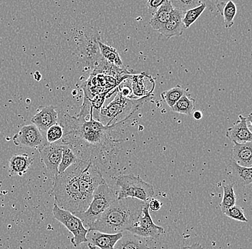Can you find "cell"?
<instances>
[{"instance_id": "obj_1", "label": "cell", "mask_w": 252, "mask_h": 249, "mask_svg": "<svg viewBox=\"0 0 252 249\" xmlns=\"http://www.w3.org/2000/svg\"><path fill=\"white\" fill-rule=\"evenodd\" d=\"M93 111L91 102L85 98L78 116L63 111L58 113V120L64 132L61 142L68 145L79 160L92 162L94 154L100 156L110 152L114 144L121 142L113 137V132L121 128L135 113L134 111L123 120L108 126L94 120Z\"/></svg>"}, {"instance_id": "obj_2", "label": "cell", "mask_w": 252, "mask_h": 249, "mask_svg": "<svg viewBox=\"0 0 252 249\" xmlns=\"http://www.w3.org/2000/svg\"><path fill=\"white\" fill-rule=\"evenodd\" d=\"M144 202L135 198L117 200L88 228L108 234L127 231L141 215Z\"/></svg>"}, {"instance_id": "obj_3", "label": "cell", "mask_w": 252, "mask_h": 249, "mask_svg": "<svg viewBox=\"0 0 252 249\" xmlns=\"http://www.w3.org/2000/svg\"><path fill=\"white\" fill-rule=\"evenodd\" d=\"M85 162L79 160L64 173L58 175L53 180L51 190L55 204L75 215L86 211L80 188V176Z\"/></svg>"}, {"instance_id": "obj_4", "label": "cell", "mask_w": 252, "mask_h": 249, "mask_svg": "<svg viewBox=\"0 0 252 249\" xmlns=\"http://www.w3.org/2000/svg\"><path fill=\"white\" fill-rule=\"evenodd\" d=\"M117 200L118 196L105 180L94 192V198L88 209L76 216L88 229Z\"/></svg>"}, {"instance_id": "obj_5", "label": "cell", "mask_w": 252, "mask_h": 249, "mask_svg": "<svg viewBox=\"0 0 252 249\" xmlns=\"http://www.w3.org/2000/svg\"><path fill=\"white\" fill-rule=\"evenodd\" d=\"M116 183L120 188L118 200L130 198L146 203L155 193L152 185L133 175L119 176Z\"/></svg>"}, {"instance_id": "obj_6", "label": "cell", "mask_w": 252, "mask_h": 249, "mask_svg": "<svg viewBox=\"0 0 252 249\" xmlns=\"http://www.w3.org/2000/svg\"><path fill=\"white\" fill-rule=\"evenodd\" d=\"M105 181L98 167L92 161H86L80 176V188L82 199L86 209L91 204L94 193Z\"/></svg>"}, {"instance_id": "obj_7", "label": "cell", "mask_w": 252, "mask_h": 249, "mask_svg": "<svg viewBox=\"0 0 252 249\" xmlns=\"http://www.w3.org/2000/svg\"><path fill=\"white\" fill-rule=\"evenodd\" d=\"M53 213L55 218L72 233L73 237L71 239V243L74 247H78L82 244L88 242L87 235L89 231L78 217L69 211L61 209L55 203Z\"/></svg>"}, {"instance_id": "obj_8", "label": "cell", "mask_w": 252, "mask_h": 249, "mask_svg": "<svg viewBox=\"0 0 252 249\" xmlns=\"http://www.w3.org/2000/svg\"><path fill=\"white\" fill-rule=\"evenodd\" d=\"M127 231L144 239H158L165 233L164 228L155 224L153 221L149 213V201L145 203L138 220Z\"/></svg>"}, {"instance_id": "obj_9", "label": "cell", "mask_w": 252, "mask_h": 249, "mask_svg": "<svg viewBox=\"0 0 252 249\" xmlns=\"http://www.w3.org/2000/svg\"><path fill=\"white\" fill-rule=\"evenodd\" d=\"M63 144L61 141L54 144H44L38 148L41 160L53 178L58 176V168L62 160Z\"/></svg>"}, {"instance_id": "obj_10", "label": "cell", "mask_w": 252, "mask_h": 249, "mask_svg": "<svg viewBox=\"0 0 252 249\" xmlns=\"http://www.w3.org/2000/svg\"><path fill=\"white\" fill-rule=\"evenodd\" d=\"M14 143L17 146L30 148H39L45 144L43 136L40 130L34 124H29L22 127L18 133L13 137Z\"/></svg>"}, {"instance_id": "obj_11", "label": "cell", "mask_w": 252, "mask_h": 249, "mask_svg": "<svg viewBox=\"0 0 252 249\" xmlns=\"http://www.w3.org/2000/svg\"><path fill=\"white\" fill-rule=\"evenodd\" d=\"M123 237V233L108 234L97 231H89L87 238L91 249H115L118 241Z\"/></svg>"}, {"instance_id": "obj_12", "label": "cell", "mask_w": 252, "mask_h": 249, "mask_svg": "<svg viewBox=\"0 0 252 249\" xmlns=\"http://www.w3.org/2000/svg\"><path fill=\"white\" fill-rule=\"evenodd\" d=\"M226 137L233 143L252 142V134L247 126V117L239 115L236 122L226 130Z\"/></svg>"}, {"instance_id": "obj_13", "label": "cell", "mask_w": 252, "mask_h": 249, "mask_svg": "<svg viewBox=\"0 0 252 249\" xmlns=\"http://www.w3.org/2000/svg\"><path fill=\"white\" fill-rule=\"evenodd\" d=\"M31 121L39 130L47 132L52 126L58 124V113L54 107H40L37 113L32 118Z\"/></svg>"}, {"instance_id": "obj_14", "label": "cell", "mask_w": 252, "mask_h": 249, "mask_svg": "<svg viewBox=\"0 0 252 249\" xmlns=\"http://www.w3.org/2000/svg\"><path fill=\"white\" fill-rule=\"evenodd\" d=\"M186 12L179 9H173L171 18L160 30L158 33L167 38L182 36L186 29L183 23V18Z\"/></svg>"}, {"instance_id": "obj_15", "label": "cell", "mask_w": 252, "mask_h": 249, "mask_svg": "<svg viewBox=\"0 0 252 249\" xmlns=\"http://www.w3.org/2000/svg\"><path fill=\"white\" fill-rule=\"evenodd\" d=\"M130 102L131 101L129 100L127 98L123 97L122 94L118 92V95L116 96L113 102H110L109 105L106 107H102L100 109V113L102 116H106L109 119L106 125H110L112 121L114 120L118 116L125 112L126 108Z\"/></svg>"}, {"instance_id": "obj_16", "label": "cell", "mask_w": 252, "mask_h": 249, "mask_svg": "<svg viewBox=\"0 0 252 249\" xmlns=\"http://www.w3.org/2000/svg\"><path fill=\"white\" fill-rule=\"evenodd\" d=\"M231 160L245 168L252 167V142L239 144L234 143L231 149Z\"/></svg>"}, {"instance_id": "obj_17", "label": "cell", "mask_w": 252, "mask_h": 249, "mask_svg": "<svg viewBox=\"0 0 252 249\" xmlns=\"http://www.w3.org/2000/svg\"><path fill=\"white\" fill-rule=\"evenodd\" d=\"M33 160L28 154H15L9 161V176H22L27 173L32 164Z\"/></svg>"}, {"instance_id": "obj_18", "label": "cell", "mask_w": 252, "mask_h": 249, "mask_svg": "<svg viewBox=\"0 0 252 249\" xmlns=\"http://www.w3.org/2000/svg\"><path fill=\"white\" fill-rule=\"evenodd\" d=\"M228 169L234 182L240 186H247L252 184V167L245 168L236 164L230 159Z\"/></svg>"}, {"instance_id": "obj_19", "label": "cell", "mask_w": 252, "mask_h": 249, "mask_svg": "<svg viewBox=\"0 0 252 249\" xmlns=\"http://www.w3.org/2000/svg\"><path fill=\"white\" fill-rule=\"evenodd\" d=\"M101 74V75H108L113 77L116 79L121 81L129 76V72L126 70L116 67L114 65L110 64L105 59H101L100 62L96 65L91 75H95Z\"/></svg>"}, {"instance_id": "obj_20", "label": "cell", "mask_w": 252, "mask_h": 249, "mask_svg": "<svg viewBox=\"0 0 252 249\" xmlns=\"http://www.w3.org/2000/svg\"><path fill=\"white\" fill-rule=\"evenodd\" d=\"M115 249H151L148 246L146 239L135 236L125 231L123 233V237L118 241Z\"/></svg>"}, {"instance_id": "obj_21", "label": "cell", "mask_w": 252, "mask_h": 249, "mask_svg": "<svg viewBox=\"0 0 252 249\" xmlns=\"http://www.w3.org/2000/svg\"><path fill=\"white\" fill-rule=\"evenodd\" d=\"M173 7L170 0H165L157 13L150 20V25L153 29L159 31L171 18Z\"/></svg>"}, {"instance_id": "obj_22", "label": "cell", "mask_w": 252, "mask_h": 249, "mask_svg": "<svg viewBox=\"0 0 252 249\" xmlns=\"http://www.w3.org/2000/svg\"><path fill=\"white\" fill-rule=\"evenodd\" d=\"M97 45H98L100 54L105 61H108L110 64L114 65L116 67L120 68V69H122L124 67V63H123L119 53L116 49L102 43L100 40H97Z\"/></svg>"}, {"instance_id": "obj_23", "label": "cell", "mask_w": 252, "mask_h": 249, "mask_svg": "<svg viewBox=\"0 0 252 249\" xmlns=\"http://www.w3.org/2000/svg\"><path fill=\"white\" fill-rule=\"evenodd\" d=\"M195 103H196L195 99L190 97L187 92L179 99V102L173 106L171 110L173 112L190 116L194 112Z\"/></svg>"}, {"instance_id": "obj_24", "label": "cell", "mask_w": 252, "mask_h": 249, "mask_svg": "<svg viewBox=\"0 0 252 249\" xmlns=\"http://www.w3.org/2000/svg\"><path fill=\"white\" fill-rule=\"evenodd\" d=\"M63 144V143H62ZM79 160L74 151L68 145L63 144L62 160L58 168V175L63 174Z\"/></svg>"}, {"instance_id": "obj_25", "label": "cell", "mask_w": 252, "mask_h": 249, "mask_svg": "<svg viewBox=\"0 0 252 249\" xmlns=\"http://www.w3.org/2000/svg\"><path fill=\"white\" fill-rule=\"evenodd\" d=\"M234 183L222 185L223 195V199H222L221 203H220V208L223 213L228 209L236 206V196L235 192H234Z\"/></svg>"}, {"instance_id": "obj_26", "label": "cell", "mask_w": 252, "mask_h": 249, "mask_svg": "<svg viewBox=\"0 0 252 249\" xmlns=\"http://www.w3.org/2000/svg\"><path fill=\"white\" fill-rule=\"evenodd\" d=\"M237 13V7L233 1H226L220 15L223 17L225 28L230 29L234 24V18Z\"/></svg>"}, {"instance_id": "obj_27", "label": "cell", "mask_w": 252, "mask_h": 249, "mask_svg": "<svg viewBox=\"0 0 252 249\" xmlns=\"http://www.w3.org/2000/svg\"><path fill=\"white\" fill-rule=\"evenodd\" d=\"M185 93L187 92H186L184 88L180 86H176V87H173L172 89L168 90V91H163L161 93L160 96L163 98L167 105L171 108H173V106L179 102V99L184 96Z\"/></svg>"}, {"instance_id": "obj_28", "label": "cell", "mask_w": 252, "mask_h": 249, "mask_svg": "<svg viewBox=\"0 0 252 249\" xmlns=\"http://www.w3.org/2000/svg\"><path fill=\"white\" fill-rule=\"evenodd\" d=\"M206 7H207V5H206V3L203 1L201 5L198 6L196 8L190 9V10L186 12L185 15L183 18V23H184L186 29L190 28L198 20V17L201 16L203 12H204Z\"/></svg>"}, {"instance_id": "obj_29", "label": "cell", "mask_w": 252, "mask_h": 249, "mask_svg": "<svg viewBox=\"0 0 252 249\" xmlns=\"http://www.w3.org/2000/svg\"><path fill=\"white\" fill-rule=\"evenodd\" d=\"M64 135L61 124H56L50 127L46 132V141L49 144H54L61 141Z\"/></svg>"}, {"instance_id": "obj_30", "label": "cell", "mask_w": 252, "mask_h": 249, "mask_svg": "<svg viewBox=\"0 0 252 249\" xmlns=\"http://www.w3.org/2000/svg\"><path fill=\"white\" fill-rule=\"evenodd\" d=\"M171 1L173 9H179L184 12L196 8L203 3V1L199 0H172Z\"/></svg>"}, {"instance_id": "obj_31", "label": "cell", "mask_w": 252, "mask_h": 249, "mask_svg": "<svg viewBox=\"0 0 252 249\" xmlns=\"http://www.w3.org/2000/svg\"><path fill=\"white\" fill-rule=\"evenodd\" d=\"M223 214L230 218L237 220V221L244 222V223L248 222V219L244 215L243 209L240 206H236V205L234 207L225 211Z\"/></svg>"}, {"instance_id": "obj_32", "label": "cell", "mask_w": 252, "mask_h": 249, "mask_svg": "<svg viewBox=\"0 0 252 249\" xmlns=\"http://www.w3.org/2000/svg\"><path fill=\"white\" fill-rule=\"evenodd\" d=\"M165 0H149L147 1V7L150 15L154 16L160 6L164 3Z\"/></svg>"}, {"instance_id": "obj_33", "label": "cell", "mask_w": 252, "mask_h": 249, "mask_svg": "<svg viewBox=\"0 0 252 249\" xmlns=\"http://www.w3.org/2000/svg\"><path fill=\"white\" fill-rule=\"evenodd\" d=\"M162 203L159 200L155 199V198H151L149 201V210L157 212L161 209Z\"/></svg>"}, {"instance_id": "obj_34", "label": "cell", "mask_w": 252, "mask_h": 249, "mask_svg": "<svg viewBox=\"0 0 252 249\" xmlns=\"http://www.w3.org/2000/svg\"><path fill=\"white\" fill-rule=\"evenodd\" d=\"M121 94H122L123 97L125 98H131L132 95V91L130 88L127 87V86H124V87L122 88L121 91H120Z\"/></svg>"}, {"instance_id": "obj_35", "label": "cell", "mask_w": 252, "mask_h": 249, "mask_svg": "<svg viewBox=\"0 0 252 249\" xmlns=\"http://www.w3.org/2000/svg\"><path fill=\"white\" fill-rule=\"evenodd\" d=\"M181 249H204L203 248L202 246L201 245V244H192V245L189 246V247H184V248Z\"/></svg>"}, {"instance_id": "obj_36", "label": "cell", "mask_w": 252, "mask_h": 249, "mask_svg": "<svg viewBox=\"0 0 252 249\" xmlns=\"http://www.w3.org/2000/svg\"><path fill=\"white\" fill-rule=\"evenodd\" d=\"M193 119H195V120H201V119H202L203 117L202 113H201V111H194V112H193Z\"/></svg>"}, {"instance_id": "obj_37", "label": "cell", "mask_w": 252, "mask_h": 249, "mask_svg": "<svg viewBox=\"0 0 252 249\" xmlns=\"http://www.w3.org/2000/svg\"><path fill=\"white\" fill-rule=\"evenodd\" d=\"M247 126L250 129V132L252 134V113H250L248 117H247Z\"/></svg>"}, {"instance_id": "obj_38", "label": "cell", "mask_w": 252, "mask_h": 249, "mask_svg": "<svg viewBox=\"0 0 252 249\" xmlns=\"http://www.w3.org/2000/svg\"><path fill=\"white\" fill-rule=\"evenodd\" d=\"M34 78L36 80V81H39L42 78V75H41L40 72L37 71L34 74Z\"/></svg>"}, {"instance_id": "obj_39", "label": "cell", "mask_w": 252, "mask_h": 249, "mask_svg": "<svg viewBox=\"0 0 252 249\" xmlns=\"http://www.w3.org/2000/svg\"><path fill=\"white\" fill-rule=\"evenodd\" d=\"M0 40H1V38H0Z\"/></svg>"}]
</instances>
